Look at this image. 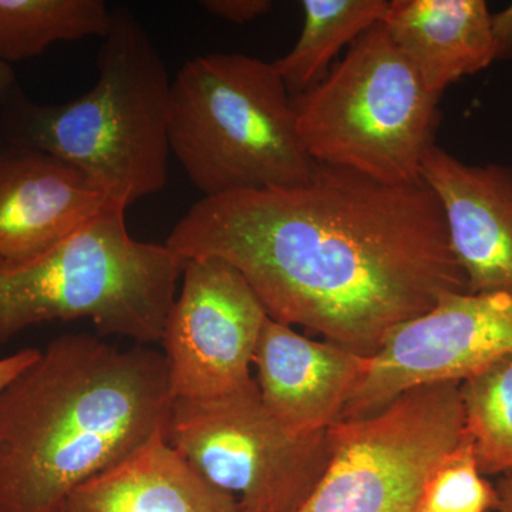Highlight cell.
Returning a JSON list of instances; mask_svg holds the SVG:
<instances>
[{
    "label": "cell",
    "mask_w": 512,
    "mask_h": 512,
    "mask_svg": "<svg viewBox=\"0 0 512 512\" xmlns=\"http://www.w3.org/2000/svg\"><path fill=\"white\" fill-rule=\"evenodd\" d=\"M382 23L427 89L439 96L497 60L484 0H390Z\"/></svg>",
    "instance_id": "9a60e30c"
},
{
    "label": "cell",
    "mask_w": 512,
    "mask_h": 512,
    "mask_svg": "<svg viewBox=\"0 0 512 512\" xmlns=\"http://www.w3.org/2000/svg\"><path fill=\"white\" fill-rule=\"evenodd\" d=\"M201 6L215 18L244 25L265 16L274 3L271 0H204Z\"/></svg>",
    "instance_id": "ffe728a7"
},
{
    "label": "cell",
    "mask_w": 512,
    "mask_h": 512,
    "mask_svg": "<svg viewBox=\"0 0 512 512\" xmlns=\"http://www.w3.org/2000/svg\"><path fill=\"white\" fill-rule=\"evenodd\" d=\"M18 87L15 72L9 64L0 63V106L8 100L13 90Z\"/></svg>",
    "instance_id": "cb8c5ba5"
},
{
    "label": "cell",
    "mask_w": 512,
    "mask_h": 512,
    "mask_svg": "<svg viewBox=\"0 0 512 512\" xmlns=\"http://www.w3.org/2000/svg\"><path fill=\"white\" fill-rule=\"evenodd\" d=\"M173 403L163 353L53 339L0 392V512H64L77 487L167 436Z\"/></svg>",
    "instance_id": "7a4b0ae2"
},
{
    "label": "cell",
    "mask_w": 512,
    "mask_h": 512,
    "mask_svg": "<svg viewBox=\"0 0 512 512\" xmlns=\"http://www.w3.org/2000/svg\"><path fill=\"white\" fill-rule=\"evenodd\" d=\"M39 353L40 349L26 348L13 353V355L0 359V392H2L19 373H22L30 363L35 362Z\"/></svg>",
    "instance_id": "7402d4cb"
},
{
    "label": "cell",
    "mask_w": 512,
    "mask_h": 512,
    "mask_svg": "<svg viewBox=\"0 0 512 512\" xmlns=\"http://www.w3.org/2000/svg\"><path fill=\"white\" fill-rule=\"evenodd\" d=\"M511 353L512 295L447 293L387 336L340 420L379 412L414 387L461 383Z\"/></svg>",
    "instance_id": "9c48e42d"
},
{
    "label": "cell",
    "mask_w": 512,
    "mask_h": 512,
    "mask_svg": "<svg viewBox=\"0 0 512 512\" xmlns=\"http://www.w3.org/2000/svg\"><path fill=\"white\" fill-rule=\"evenodd\" d=\"M421 180L440 202L467 292L512 295V167L467 164L433 146Z\"/></svg>",
    "instance_id": "8fae6325"
},
{
    "label": "cell",
    "mask_w": 512,
    "mask_h": 512,
    "mask_svg": "<svg viewBox=\"0 0 512 512\" xmlns=\"http://www.w3.org/2000/svg\"><path fill=\"white\" fill-rule=\"evenodd\" d=\"M491 29L497 60L512 59V3L507 9L491 15Z\"/></svg>",
    "instance_id": "44dd1931"
},
{
    "label": "cell",
    "mask_w": 512,
    "mask_h": 512,
    "mask_svg": "<svg viewBox=\"0 0 512 512\" xmlns=\"http://www.w3.org/2000/svg\"><path fill=\"white\" fill-rule=\"evenodd\" d=\"M181 278L161 339L174 400L211 399L255 384L252 366L268 319L256 293L218 258L185 261Z\"/></svg>",
    "instance_id": "30bf717a"
},
{
    "label": "cell",
    "mask_w": 512,
    "mask_h": 512,
    "mask_svg": "<svg viewBox=\"0 0 512 512\" xmlns=\"http://www.w3.org/2000/svg\"><path fill=\"white\" fill-rule=\"evenodd\" d=\"M328 434V468L298 512H421L434 473L466 440L460 383L414 387Z\"/></svg>",
    "instance_id": "52a82bcc"
},
{
    "label": "cell",
    "mask_w": 512,
    "mask_h": 512,
    "mask_svg": "<svg viewBox=\"0 0 512 512\" xmlns=\"http://www.w3.org/2000/svg\"><path fill=\"white\" fill-rule=\"evenodd\" d=\"M165 247L218 258L269 318L373 357L397 326L467 292L446 220L426 184H384L318 164L308 183L204 197Z\"/></svg>",
    "instance_id": "6da1fadb"
},
{
    "label": "cell",
    "mask_w": 512,
    "mask_h": 512,
    "mask_svg": "<svg viewBox=\"0 0 512 512\" xmlns=\"http://www.w3.org/2000/svg\"><path fill=\"white\" fill-rule=\"evenodd\" d=\"M170 150L204 197L296 187L316 165L274 62L241 53L188 60L173 80Z\"/></svg>",
    "instance_id": "5b68a950"
},
{
    "label": "cell",
    "mask_w": 512,
    "mask_h": 512,
    "mask_svg": "<svg viewBox=\"0 0 512 512\" xmlns=\"http://www.w3.org/2000/svg\"><path fill=\"white\" fill-rule=\"evenodd\" d=\"M111 18L103 0H0V63L32 59L57 42L103 39Z\"/></svg>",
    "instance_id": "e0dca14e"
},
{
    "label": "cell",
    "mask_w": 512,
    "mask_h": 512,
    "mask_svg": "<svg viewBox=\"0 0 512 512\" xmlns=\"http://www.w3.org/2000/svg\"><path fill=\"white\" fill-rule=\"evenodd\" d=\"M127 208L107 205L45 254L0 262V345L42 323L92 320L99 336L163 339L185 261L131 237Z\"/></svg>",
    "instance_id": "277c9868"
},
{
    "label": "cell",
    "mask_w": 512,
    "mask_h": 512,
    "mask_svg": "<svg viewBox=\"0 0 512 512\" xmlns=\"http://www.w3.org/2000/svg\"><path fill=\"white\" fill-rule=\"evenodd\" d=\"M64 512H239L237 498L211 484L158 436L77 487Z\"/></svg>",
    "instance_id": "5bb4252c"
},
{
    "label": "cell",
    "mask_w": 512,
    "mask_h": 512,
    "mask_svg": "<svg viewBox=\"0 0 512 512\" xmlns=\"http://www.w3.org/2000/svg\"><path fill=\"white\" fill-rule=\"evenodd\" d=\"M440 99L379 22L318 84L293 96V109L315 163L384 184H419L423 158L436 146Z\"/></svg>",
    "instance_id": "8992f818"
},
{
    "label": "cell",
    "mask_w": 512,
    "mask_h": 512,
    "mask_svg": "<svg viewBox=\"0 0 512 512\" xmlns=\"http://www.w3.org/2000/svg\"><path fill=\"white\" fill-rule=\"evenodd\" d=\"M497 500V490L481 474L466 437L434 473L424 493L421 512L495 511Z\"/></svg>",
    "instance_id": "d6986e66"
},
{
    "label": "cell",
    "mask_w": 512,
    "mask_h": 512,
    "mask_svg": "<svg viewBox=\"0 0 512 512\" xmlns=\"http://www.w3.org/2000/svg\"><path fill=\"white\" fill-rule=\"evenodd\" d=\"M167 441L234 495L239 512H298L330 458L328 430L292 433L266 409L256 383L211 399L174 400Z\"/></svg>",
    "instance_id": "ba28073f"
},
{
    "label": "cell",
    "mask_w": 512,
    "mask_h": 512,
    "mask_svg": "<svg viewBox=\"0 0 512 512\" xmlns=\"http://www.w3.org/2000/svg\"><path fill=\"white\" fill-rule=\"evenodd\" d=\"M495 490L498 498L495 512H512V471L501 476Z\"/></svg>",
    "instance_id": "603a6c76"
},
{
    "label": "cell",
    "mask_w": 512,
    "mask_h": 512,
    "mask_svg": "<svg viewBox=\"0 0 512 512\" xmlns=\"http://www.w3.org/2000/svg\"><path fill=\"white\" fill-rule=\"evenodd\" d=\"M464 429L483 476L512 471V353L460 383Z\"/></svg>",
    "instance_id": "ac0fdd59"
},
{
    "label": "cell",
    "mask_w": 512,
    "mask_h": 512,
    "mask_svg": "<svg viewBox=\"0 0 512 512\" xmlns=\"http://www.w3.org/2000/svg\"><path fill=\"white\" fill-rule=\"evenodd\" d=\"M369 363L370 357L303 336L268 316L254 357L256 386L282 426L311 436L340 420Z\"/></svg>",
    "instance_id": "7c38bea8"
},
{
    "label": "cell",
    "mask_w": 512,
    "mask_h": 512,
    "mask_svg": "<svg viewBox=\"0 0 512 512\" xmlns=\"http://www.w3.org/2000/svg\"><path fill=\"white\" fill-rule=\"evenodd\" d=\"M101 40L90 92L39 104L18 86L0 106V137L72 165L107 202L127 208L167 184L173 82L128 10H113Z\"/></svg>",
    "instance_id": "3957f363"
},
{
    "label": "cell",
    "mask_w": 512,
    "mask_h": 512,
    "mask_svg": "<svg viewBox=\"0 0 512 512\" xmlns=\"http://www.w3.org/2000/svg\"><path fill=\"white\" fill-rule=\"evenodd\" d=\"M107 205L104 195L72 165L0 137L2 264L45 254Z\"/></svg>",
    "instance_id": "4fadbf2b"
},
{
    "label": "cell",
    "mask_w": 512,
    "mask_h": 512,
    "mask_svg": "<svg viewBox=\"0 0 512 512\" xmlns=\"http://www.w3.org/2000/svg\"><path fill=\"white\" fill-rule=\"evenodd\" d=\"M390 0H303V26L288 55L275 60L292 96L318 84L342 49L382 22Z\"/></svg>",
    "instance_id": "2e32d148"
}]
</instances>
